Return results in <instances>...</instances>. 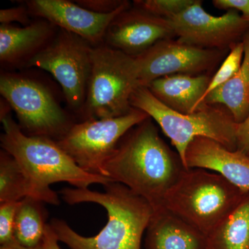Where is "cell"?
I'll use <instances>...</instances> for the list:
<instances>
[{
    "instance_id": "obj_17",
    "label": "cell",
    "mask_w": 249,
    "mask_h": 249,
    "mask_svg": "<svg viewBox=\"0 0 249 249\" xmlns=\"http://www.w3.org/2000/svg\"><path fill=\"white\" fill-rule=\"evenodd\" d=\"M211 79L208 75H170L157 78L147 88L168 107L182 114H190L199 107Z\"/></svg>"
},
{
    "instance_id": "obj_15",
    "label": "cell",
    "mask_w": 249,
    "mask_h": 249,
    "mask_svg": "<svg viewBox=\"0 0 249 249\" xmlns=\"http://www.w3.org/2000/svg\"><path fill=\"white\" fill-rule=\"evenodd\" d=\"M57 27L45 19L31 22L24 27L13 24L0 26V61L11 68L27 67L31 59L53 40Z\"/></svg>"
},
{
    "instance_id": "obj_18",
    "label": "cell",
    "mask_w": 249,
    "mask_h": 249,
    "mask_svg": "<svg viewBox=\"0 0 249 249\" xmlns=\"http://www.w3.org/2000/svg\"><path fill=\"white\" fill-rule=\"evenodd\" d=\"M242 42L245 54L240 70L227 83L210 93L204 102L227 107L237 124L243 122L249 114V31Z\"/></svg>"
},
{
    "instance_id": "obj_16",
    "label": "cell",
    "mask_w": 249,
    "mask_h": 249,
    "mask_svg": "<svg viewBox=\"0 0 249 249\" xmlns=\"http://www.w3.org/2000/svg\"><path fill=\"white\" fill-rule=\"evenodd\" d=\"M145 249H206V236L165 208L154 211Z\"/></svg>"
},
{
    "instance_id": "obj_28",
    "label": "cell",
    "mask_w": 249,
    "mask_h": 249,
    "mask_svg": "<svg viewBox=\"0 0 249 249\" xmlns=\"http://www.w3.org/2000/svg\"><path fill=\"white\" fill-rule=\"evenodd\" d=\"M237 150L249 157V114L243 122L237 124Z\"/></svg>"
},
{
    "instance_id": "obj_27",
    "label": "cell",
    "mask_w": 249,
    "mask_h": 249,
    "mask_svg": "<svg viewBox=\"0 0 249 249\" xmlns=\"http://www.w3.org/2000/svg\"><path fill=\"white\" fill-rule=\"evenodd\" d=\"M213 4L218 9L240 11L242 16L249 21V0H214Z\"/></svg>"
},
{
    "instance_id": "obj_10",
    "label": "cell",
    "mask_w": 249,
    "mask_h": 249,
    "mask_svg": "<svg viewBox=\"0 0 249 249\" xmlns=\"http://www.w3.org/2000/svg\"><path fill=\"white\" fill-rule=\"evenodd\" d=\"M167 19L178 41L201 49L227 52L249 31V21L237 11L215 17L205 11L199 0Z\"/></svg>"
},
{
    "instance_id": "obj_22",
    "label": "cell",
    "mask_w": 249,
    "mask_h": 249,
    "mask_svg": "<svg viewBox=\"0 0 249 249\" xmlns=\"http://www.w3.org/2000/svg\"><path fill=\"white\" fill-rule=\"evenodd\" d=\"M245 54V45L243 42H238L232 46L230 52L224 59L218 71L210 81L209 86L201 99L199 107L204 103L206 97L218 88L222 86L231 79L240 70Z\"/></svg>"
},
{
    "instance_id": "obj_6",
    "label": "cell",
    "mask_w": 249,
    "mask_h": 249,
    "mask_svg": "<svg viewBox=\"0 0 249 249\" xmlns=\"http://www.w3.org/2000/svg\"><path fill=\"white\" fill-rule=\"evenodd\" d=\"M135 58L102 44L91 49V70L81 121L125 115L139 88Z\"/></svg>"
},
{
    "instance_id": "obj_25",
    "label": "cell",
    "mask_w": 249,
    "mask_h": 249,
    "mask_svg": "<svg viewBox=\"0 0 249 249\" xmlns=\"http://www.w3.org/2000/svg\"><path fill=\"white\" fill-rule=\"evenodd\" d=\"M75 2L85 9L100 14H111L129 3L125 0H77Z\"/></svg>"
},
{
    "instance_id": "obj_30",
    "label": "cell",
    "mask_w": 249,
    "mask_h": 249,
    "mask_svg": "<svg viewBox=\"0 0 249 249\" xmlns=\"http://www.w3.org/2000/svg\"><path fill=\"white\" fill-rule=\"evenodd\" d=\"M0 249H44V248L42 243H41L40 245L37 246V247H27L20 245L17 240H15L9 244H6V245H1Z\"/></svg>"
},
{
    "instance_id": "obj_26",
    "label": "cell",
    "mask_w": 249,
    "mask_h": 249,
    "mask_svg": "<svg viewBox=\"0 0 249 249\" xmlns=\"http://www.w3.org/2000/svg\"><path fill=\"white\" fill-rule=\"evenodd\" d=\"M29 16L31 15L27 6L1 9L0 11V22L2 24H12V22H18L28 26L31 23Z\"/></svg>"
},
{
    "instance_id": "obj_9",
    "label": "cell",
    "mask_w": 249,
    "mask_h": 249,
    "mask_svg": "<svg viewBox=\"0 0 249 249\" xmlns=\"http://www.w3.org/2000/svg\"><path fill=\"white\" fill-rule=\"evenodd\" d=\"M92 47L79 36L59 29L52 42L26 68L36 67L52 73L61 86L69 107L80 115L88 93Z\"/></svg>"
},
{
    "instance_id": "obj_13",
    "label": "cell",
    "mask_w": 249,
    "mask_h": 249,
    "mask_svg": "<svg viewBox=\"0 0 249 249\" xmlns=\"http://www.w3.org/2000/svg\"><path fill=\"white\" fill-rule=\"evenodd\" d=\"M175 37L168 19L129 6L111 22L103 44L136 58L159 41Z\"/></svg>"
},
{
    "instance_id": "obj_20",
    "label": "cell",
    "mask_w": 249,
    "mask_h": 249,
    "mask_svg": "<svg viewBox=\"0 0 249 249\" xmlns=\"http://www.w3.org/2000/svg\"><path fill=\"white\" fill-rule=\"evenodd\" d=\"M44 209L43 203L29 196L19 202L15 219L14 236L20 245L35 247L42 243L47 225Z\"/></svg>"
},
{
    "instance_id": "obj_31",
    "label": "cell",
    "mask_w": 249,
    "mask_h": 249,
    "mask_svg": "<svg viewBox=\"0 0 249 249\" xmlns=\"http://www.w3.org/2000/svg\"><path fill=\"white\" fill-rule=\"evenodd\" d=\"M1 109H0V119L2 120L6 116H9L10 114V110L11 108L9 103L4 99V98H1Z\"/></svg>"
},
{
    "instance_id": "obj_12",
    "label": "cell",
    "mask_w": 249,
    "mask_h": 249,
    "mask_svg": "<svg viewBox=\"0 0 249 249\" xmlns=\"http://www.w3.org/2000/svg\"><path fill=\"white\" fill-rule=\"evenodd\" d=\"M31 16L45 19L59 29L71 33L93 47L104 43L108 27L130 3L108 14L90 11L67 0H31L25 1Z\"/></svg>"
},
{
    "instance_id": "obj_21",
    "label": "cell",
    "mask_w": 249,
    "mask_h": 249,
    "mask_svg": "<svg viewBox=\"0 0 249 249\" xmlns=\"http://www.w3.org/2000/svg\"><path fill=\"white\" fill-rule=\"evenodd\" d=\"M29 196V183L16 159L0 152V204L18 202Z\"/></svg>"
},
{
    "instance_id": "obj_23",
    "label": "cell",
    "mask_w": 249,
    "mask_h": 249,
    "mask_svg": "<svg viewBox=\"0 0 249 249\" xmlns=\"http://www.w3.org/2000/svg\"><path fill=\"white\" fill-rule=\"evenodd\" d=\"M196 0H137L134 6L157 17L168 19L181 14Z\"/></svg>"
},
{
    "instance_id": "obj_14",
    "label": "cell",
    "mask_w": 249,
    "mask_h": 249,
    "mask_svg": "<svg viewBox=\"0 0 249 249\" xmlns=\"http://www.w3.org/2000/svg\"><path fill=\"white\" fill-rule=\"evenodd\" d=\"M185 166L212 170L245 193L249 191V157L238 150H229L213 139H193L187 147Z\"/></svg>"
},
{
    "instance_id": "obj_11",
    "label": "cell",
    "mask_w": 249,
    "mask_h": 249,
    "mask_svg": "<svg viewBox=\"0 0 249 249\" xmlns=\"http://www.w3.org/2000/svg\"><path fill=\"white\" fill-rule=\"evenodd\" d=\"M224 51L199 48L178 39H165L136 57L139 86L170 75H207L224 56Z\"/></svg>"
},
{
    "instance_id": "obj_8",
    "label": "cell",
    "mask_w": 249,
    "mask_h": 249,
    "mask_svg": "<svg viewBox=\"0 0 249 249\" xmlns=\"http://www.w3.org/2000/svg\"><path fill=\"white\" fill-rule=\"evenodd\" d=\"M149 117L133 107L128 114L119 117L80 121L56 142L82 169L102 175L103 165L124 134Z\"/></svg>"
},
{
    "instance_id": "obj_19",
    "label": "cell",
    "mask_w": 249,
    "mask_h": 249,
    "mask_svg": "<svg viewBox=\"0 0 249 249\" xmlns=\"http://www.w3.org/2000/svg\"><path fill=\"white\" fill-rule=\"evenodd\" d=\"M206 249H249V191L206 237Z\"/></svg>"
},
{
    "instance_id": "obj_4",
    "label": "cell",
    "mask_w": 249,
    "mask_h": 249,
    "mask_svg": "<svg viewBox=\"0 0 249 249\" xmlns=\"http://www.w3.org/2000/svg\"><path fill=\"white\" fill-rule=\"evenodd\" d=\"M130 105L157 122L171 140L184 165L187 147L196 137L211 139L229 150H237V124L224 106L203 103L194 112L182 114L160 102L147 87L134 90Z\"/></svg>"
},
{
    "instance_id": "obj_2",
    "label": "cell",
    "mask_w": 249,
    "mask_h": 249,
    "mask_svg": "<svg viewBox=\"0 0 249 249\" xmlns=\"http://www.w3.org/2000/svg\"><path fill=\"white\" fill-rule=\"evenodd\" d=\"M104 193L89 188H64L60 192L68 204L95 203L107 213V222L98 235L84 237L65 221L53 219L50 226L58 242L70 249H141L142 239L151 220V205L121 183L104 186Z\"/></svg>"
},
{
    "instance_id": "obj_7",
    "label": "cell",
    "mask_w": 249,
    "mask_h": 249,
    "mask_svg": "<svg viewBox=\"0 0 249 249\" xmlns=\"http://www.w3.org/2000/svg\"><path fill=\"white\" fill-rule=\"evenodd\" d=\"M0 93L16 113L24 134L58 141L73 123L50 89L40 80L4 72L0 76Z\"/></svg>"
},
{
    "instance_id": "obj_3",
    "label": "cell",
    "mask_w": 249,
    "mask_h": 249,
    "mask_svg": "<svg viewBox=\"0 0 249 249\" xmlns=\"http://www.w3.org/2000/svg\"><path fill=\"white\" fill-rule=\"evenodd\" d=\"M1 122V148L22 168L29 183V197L58 206V194L50 188L53 183L67 182L76 188H88L93 183L104 186L112 182L109 178L82 169L53 139L24 134L10 114Z\"/></svg>"
},
{
    "instance_id": "obj_5",
    "label": "cell",
    "mask_w": 249,
    "mask_h": 249,
    "mask_svg": "<svg viewBox=\"0 0 249 249\" xmlns=\"http://www.w3.org/2000/svg\"><path fill=\"white\" fill-rule=\"evenodd\" d=\"M245 193L219 174L192 168L165 196L163 207L207 237Z\"/></svg>"
},
{
    "instance_id": "obj_1",
    "label": "cell",
    "mask_w": 249,
    "mask_h": 249,
    "mask_svg": "<svg viewBox=\"0 0 249 249\" xmlns=\"http://www.w3.org/2000/svg\"><path fill=\"white\" fill-rule=\"evenodd\" d=\"M187 169L149 117L124 134L102 175L142 196L155 211L163 208L165 196Z\"/></svg>"
},
{
    "instance_id": "obj_29",
    "label": "cell",
    "mask_w": 249,
    "mask_h": 249,
    "mask_svg": "<svg viewBox=\"0 0 249 249\" xmlns=\"http://www.w3.org/2000/svg\"><path fill=\"white\" fill-rule=\"evenodd\" d=\"M42 243L44 249H60L58 245V240H57L56 236L49 224H47L46 227Z\"/></svg>"
},
{
    "instance_id": "obj_24",
    "label": "cell",
    "mask_w": 249,
    "mask_h": 249,
    "mask_svg": "<svg viewBox=\"0 0 249 249\" xmlns=\"http://www.w3.org/2000/svg\"><path fill=\"white\" fill-rule=\"evenodd\" d=\"M19 202L0 204V244L6 245L16 240L14 236V224L16 212Z\"/></svg>"
}]
</instances>
